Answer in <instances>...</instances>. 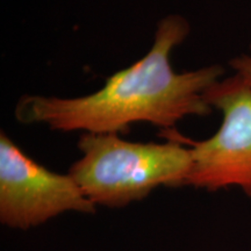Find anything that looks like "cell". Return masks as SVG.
Masks as SVG:
<instances>
[{"instance_id":"cell-1","label":"cell","mask_w":251,"mask_h":251,"mask_svg":"<svg viewBox=\"0 0 251 251\" xmlns=\"http://www.w3.org/2000/svg\"><path fill=\"white\" fill-rule=\"evenodd\" d=\"M190 33L183 15H166L157 24L148 52L106 78L96 92L76 98L25 94L15 105L14 117L20 124L45 125L63 133L96 134H126L137 122L174 130L185 118L207 117L212 107L205 93L221 79L225 69L213 64L175 70L172 51Z\"/></svg>"},{"instance_id":"cell-2","label":"cell","mask_w":251,"mask_h":251,"mask_svg":"<svg viewBox=\"0 0 251 251\" xmlns=\"http://www.w3.org/2000/svg\"><path fill=\"white\" fill-rule=\"evenodd\" d=\"M168 141L130 142L119 134L83 133L81 157L68 174L96 206L121 208L159 186H186L192 156L183 136L165 130Z\"/></svg>"},{"instance_id":"cell-3","label":"cell","mask_w":251,"mask_h":251,"mask_svg":"<svg viewBox=\"0 0 251 251\" xmlns=\"http://www.w3.org/2000/svg\"><path fill=\"white\" fill-rule=\"evenodd\" d=\"M205 100L222 113V124L207 140L183 136L192 156L186 186L209 192L236 186L251 198V87L234 74L213 84Z\"/></svg>"},{"instance_id":"cell-4","label":"cell","mask_w":251,"mask_h":251,"mask_svg":"<svg viewBox=\"0 0 251 251\" xmlns=\"http://www.w3.org/2000/svg\"><path fill=\"white\" fill-rule=\"evenodd\" d=\"M67 212L94 214L97 206L70 175L31 159L4 130L0 133V222L27 229Z\"/></svg>"},{"instance_id":"cell-5","label":"cell","mask_w":251,"mask_h":251,"mask_svg":"<svg viewBox=\"0 0 251 251\" xmlns=\"http://www.w3.org/2000/svg\"><path fill=\"white\" fill-rule=\"evenodd\" d=\"M229 65L235 74L238 75L251 87V45L248 54H242L230 59Z\"/></svg>"}]
</instances>
